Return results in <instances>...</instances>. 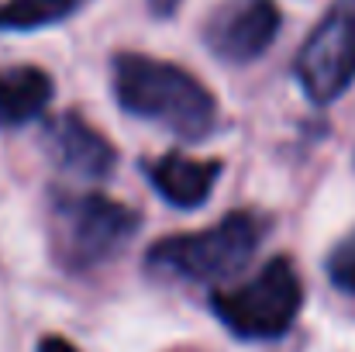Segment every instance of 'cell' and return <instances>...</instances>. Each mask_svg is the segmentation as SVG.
<instances>
[{
    "instance_id": "obj_1",
    "label": "cell",
    "mask_w": 355,
    "mask_h": 352,
    "mask_svg": "<svg viewBox=\"0 0 355 352\" xmlns=\"http://www.w3.org/2000/svg\"><path fill=\"white\" fill-rule=\"evenodd\" d=\"M114 94L128 115L155 121L180 138H207L218 124L214 94L190 69L166 59L121 52L114 59Z\"/></svg>"
},
{
    "instance_id": "obj_2",
    "label": "cell",
    "mask_w": 355,
    "mask_h": 352,
    "mask_svg": "<svg viewBox=\"0 0 355 352\" xmlns=\"http://www.w3.org/2000/svg\"><path fill=\"white\" fill-rule=\"evenodd\" d=\"M138 228V215L90 190L52 197V252L66 273H90L111 262Z\"/></svg>"
},
{
    "instance_id": "obj_3",
    "label": "cell",
    "mask_w": 355,
    "mask_h": 352,
    "mask_svg": "<svg viewBox=\"0 0 355 352\" xmlns=\"http://www.w3.org/2000/svg\"><path fill=\"white\" fill-rule=\"evenodd\" d=\"M259 238H262L259 218H252L248 211H232L228 218H221L204 232L162 238L159 245L148 249L145 262L159 276L190 280V283H225L252 262Z\"/></svg>"
},
{
    "instance_id": "obj_4",
    "label": "cell",
    "mask_w": 355,
    "mask_h": 352,
    "mask_svg": "<svg viewBox=\"0 0 355 352\" xmlns=\"http://www.w3.org/2000/svg\"><path fill=\"white\" fill-rule=\"evenodd\" d=\"M304 304V287L286 255L262 266L252 280L214 294V315L238 339H279L290 332Z\"/></svg>"
},
{
    "instance_id": "obj_5",
    "label": "cell",
    "mask_w": 355,
    "mask_h": 352,
    "mask_svg": "<svg viewBox=\"0 0 355 352\" xmlns=\"http://www.w3.org/2000/svg\"><path fill=\"white\" fill-rule=\"evenodd\" d=\"M293 73L314 104L338 101L355 83V0H338L307 35Z\"/></svg>"
},
{
    "instance_id": "obj_6",
    "label": "cell",
    "mask_w": 355,
    "mask_h": 352,
    "mask_svg": "<svg viewBox=\"0 0 355 352\" xmlns=\"http://www.w3.org/2000/svg\"><path fill=\"white\" fill-rule=\"evenodd\" d=\"M283 14L276 0H221L204 21L207 49L232 62H255L279 35Z\"/></svg>"
},
{
    "instance_id": "obj_7",
    "label": "cell",
    "mask_w": 355,
    "mask_h": 352,
    "mask_svg": "<svg viewBox=\"0 0 355 352\" xmlns=\"http://www.w3.org/2000/svg\"><path fill=\"white\" fill-rule=\"evenodd\" d=\"M45 152L62 173L76 180H104L118 162L114 145L80 115H62L45 128Z\"/></svg>"
},
{
    "instance_id": "obj_8",
    "label": "cell",
    "mask_w": 355,
    "mask_h": 352,
    "mask_svg": "<svg viewBox=\"0 0 355 352\" xmlns=\"http://www.w3.org/2000/svg\"><path fill=\"white\" fill-rule=\"evenodd\" d=\"M152 187L159 190L162 201H169L173 208H200L218 176H221V162H211V159H190V156H162L152 169Z\"/></svg>"
},
{
    "instance_id": "obj_9",
    "label": "cell",
    "mask_w": 355,
    "mask_h": 352,
    "mask_svg": "<svg viewBox=\"0 0 355 352\" xmlns=\"http://www.w3.org/2000/svg\"><path fill=\"white\" fill-rule=\"evenodd\" d=\"M55 94V83L38 66L0 69V128H21L42 115Z\"/></svg>"
},
{
    "instance_id": "obj_10",
    "label": "cell",
    "mask_w": 355,
    "mask_h": 352,
    "mask_svg": "<svg viewBox=\"0 0 355 352\" xmlns=\"http://www.w3.org/2000/svg\"><path fill=\"white\" fill-rule=\"evenodd\" d=\"M87 0H3L0 3V31H38L66 21Z\"/></svg>"
},
{
    "instance_id": "obj_11",
    "label": "cell",
    "mask_w": 355,
    "mask_h": 352,
    "mask_svg": "<svg viewBox=\"0 0 355 352\" xmlns=\"http://www.w3.org/2000/svg\"><path fill=\"white\" fill-rule=\"evenodd\" d=\"M328 276L342 294L355 297V232H349L328 252Z\"/></svg>"
},
{
    "instance_id": "obj_12",
    "label": "cell",
    "mask_w": 355,
    "mask_h": 352,
    "mask_svg": "<svg viewBox=\"0 0 355 352\" xmlns=\"http://www.w3.org/2000/svg\"><path fill=\"white\" fill-rule=\"evenodd\" d=\"M38 352H80L73 342H66L62 335H45L42 342H38Z\"/></svg>"
}]
</instances>
